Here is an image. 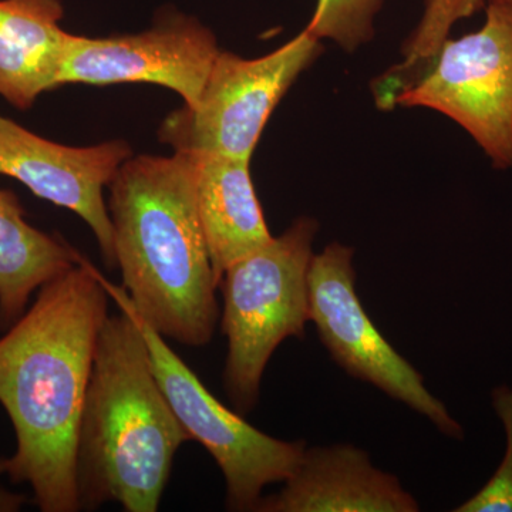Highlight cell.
<instances>
[{"label": "cell", "mask_w": 512, "mask_h": 512, "mask_svg": "<svg viewBox=\"0 0 512 512\" xmlns=\"http://www.w3.org/2000/svg\"><path fill=\"white\" fill-rule=\"evenodd\" d=\"M109 296L82 259L0 338V404L16 434L8 476L30 485L42 512L80 511L77 436Z\"/></svg>", "instance_id": "6da1fadb"}, {"label": "cell", "mask_w": 512, "mask_h": 512, "mask_svg": "<svg viewBox=\"0 0 512 512\" xmlns=\"http://www.w3.org/2000/svg\"><path fill=\"white\" fill-rule=\"evenodd\" d=\"M195 183L194 153L131 157L109 185L107 207L133 311L163 338L204 348L220 306Z\"/></svg>", "instance_id": "7a4b0ae2"}, {"label": "cell", "mask_w": 512, "mask_h": 512, "mask_svg": "<svg viewBox=\"0 0 512 512\" xmlns=\"http://www.w3.org/2000/svg\"><path fill=\"white\" fill-rule=\"evenodd\" d=\"M119 305L96 353L76 450L80 511L110 501L127 512L160 508L175 454L190 437L158 383L150 350L124 288L104 279Z\"/></svg>", "instance_id": "3957f363"}, {"label": "cell", "mask_w": 512, "mask_h": 512, "mask_svg": "<svg viewBox=\"0 0 512 512\" xmlns=\"http://www.w3.org/2000/svg\"><path fill=\"white\" fill-rule=\"evenodd\" d=\"M318 229L315 218H298L222 275L221 329L228 340L224 389L242 416L258 404L275 350L286 339H302L311 322L308 278Z\"/></svg>", "instance_id": "277c9868"}, {"label": "cell", "mask_w": 512, "mask_h": 512, "mask_svg": "<svg viewBox=\"0 0 512 512\" xmlns=\"http://www.w3.org/2000/svg\"><path fill=\"white\" fill-rule=\"evenodd\" d=\"M322 52L320 40L306 29L258 59L221 50L198 103L168 114L158 138L174 153L251 161L276 106Z\"/></svg>", "instance_id": "5b68a950"}, {"label": "cell", "mask_w": 512, "mask_h": 512, "mask_svg": "<svg viewBox=\"0 0 512 512\" xmlns=\"http://www.w3.org/2000/svg\"><path fill=\"white\" fill-rule=\"evenodd\" d=\"M477 32L448 37L393 107H426L470 134L498 170H512V8L485 5Z\"/></svg>", "instance_id": "8992f818"}, {"label": "cell", "mask_w": 512, "mask_h": 512, "mask_svg": "<svg viewBox=\"0 0 512 512\" xmlns=\"http://www.w3.org/2000/svg\"><path fill=\"white\" fill-rule=\"evenodd\" d=\"M137 319L154 373L175 417L190 440L198 441L221 468L228 510L255 511L265 487L285 483L292 476L301 463L306 441L279 440L255 429L202 384L168 346L167 339Z\"/></svg>", "instance_id": "52a82bcc"}, {"label": "cell", "mask_w": 512, "mask_h": 512, "mask_svg": "<svg viewBox=\"0 0 512 512\" xmlns=\"http://www.w3.org/2000/svg\"><path fill=\"white\" fill-rule=\"evenodd\" d=\"M355 249L332 242L313 255L309 269V319L330 356L350 376L379 387L427 417L451 439L463 429L446 404L424 386L423 376L383 338L356 292Z\"/></svg>", "instance_id": "ba28073f"}, {"label": "cell", "mask_w": 512, "mask_h": 512, "mask_svg": "<svg viewBox=\"0 0 512 512\" xmlns=\"http://www.w3.org/2000/svg\"><path fill=\"white\" fill-rule=\"evenodd\" d=\"M220 52L210 29L190 16L171 13L137 35H70L57 84H157L174 90L192 107Z\"/></svg>", "instance_id": "9c48e42d"}, {"label": "cell", "mask_w": 512, "mask_h": 512, "mask_svg": "<svg viewBox=\"0 0 512 512\" xmlns=\"http://www.w3.org/2000/svg\"><path fill=\"white\" fill-rule=\"evenodd\" d=\"M131 157L133 151L123 140L93 147L62 146L0 116V175L15 178L36 197L79 215L92 229L109 268H117V259L103 190Z\"/></svg>", "instance_id": "30bf717a"}, {"label": "cell", "mask_w": 512, "mask_h": 512, "mask_svg": "<svg viewBox=\"0 0 512 512\" xmlns=\"http://www.w3.org/2000/svg\"><path fill=\"white\" fill-rule=\"evenodd\" d=\"M420 507L399 478L373 466L350 444L306 447L279 493L262 497L258 512H416Z\"/></svg>", "instance_id": "8fae6325"}, {"label": "cell", "mask_w": 512, "mask_h": 512, "mask_svg": "<svg viewBox=\"0 0 512 512\" xmlns=\"http://www.w3.org/2000/svg\"><path fill=\"white\" fill-rule=\"evenodd\" d=\"M194 154L198 212L220 286L229 266L264 247L274 237L255 192L249 170L251 161Z\"/></svg>", "instance_id": "7c38bea8"}, {"label": "cell", "mask_w": 512, "mask_h": 512, "mask_svg": "<svg viewBox=\"0 0 512 512\" xmlns=\"http://www.w3.org/2000/svg\"><path fill=\"white\" fill-rule=\"evenodd\" d=\"M63 13L60 0H0V96L15 109L59 87L70 36Z\"/></svg>", "instance_id": "4fadbf2b"}, {"label": "cell", "mask_w": 512, "mask_h": 512, "mask_svg": "<svg viewBox=\"0 0 512 512\" xmlns=\"http://www.w3.org/2000/svg\"><path fill=\"white\" fill-rule=\"evenodd\" d=\"M82 259L66 242L32 227L16 194L0 190V330L22 318L33 292Z\"/></svg>", "instance_id": "5bb4252c"}, {"label": "cell", "mask_w": 512, "mask_h": 512, "mask_svg": "<svg viewBox=\"0 0 512 512\" xmlns=\"http://www.w3.org/2000/svg\"><path fill=\"white\" fill-rule=\"evenodd\" d=\"M487 0H423L419 23L402 46V62L394 64L373 83V93L390 104L397 94L429 69L451 29L484 9Z\"/></svg>", "instance_id": "9a60e30c"}, {"label": "cell", "mask_w": 512, "mask_h": 512, "mask_svg": "<svg viewBox=\"0 0 512 512\" xmlns=\"http://www.w3.org/2000/svg\"><path fill=\"white\" fill-rule=\"evenodd\" d=\"M386 0H318L306 30L329 39L345 52H356L376 35L375 20Z\"/></svg>", "instance_id": "2e32d148"}, {"label": "cell", "mask_w": 512, "mask_h": 512, "mask_svg": "<svg viewBox=\"0 0 512 512\" xmlns=\"http://www.w3.org/2000/svg\"><path fill=\"white\" fill-rule=\"evenodd\" d=\"M491 397L507 437L505 456L494 476L456 512H512V389L498 386Z\"/></svg>", "instance_id": "e0dca14e"}, {"label": "cell", "mask_w": 512, "mask_h": 512, "mask_svg": "<svg viewBox=\"0 0 512 512\" xmlns=\"http://www.w3.org/2000/svg\"><path fill=\"white\" fill-rule=\"evenodd\" d=\"M8 467V458L0 457V478L8 476ZM25 503V495L12 493V491L6 490V488L0 484V512H18L22 510Z\"/></svg>", "instance_id": "ac0fdd59"}, {"label": "cell", "mask_w": 512, "mask_h": 512, "mask_svg": "<svg viewBox=\"0 0 512 512\" xmlns=\"http://www.w3.org/2000/svg\"><path fill=\"white\" fill-rule=\"evenodd\" d=\"M488 2L500 3V5H507V6H511V8H512V0H487V3Z\"/></svg>", "instance_id": "d6986e66"}]
</instances>
